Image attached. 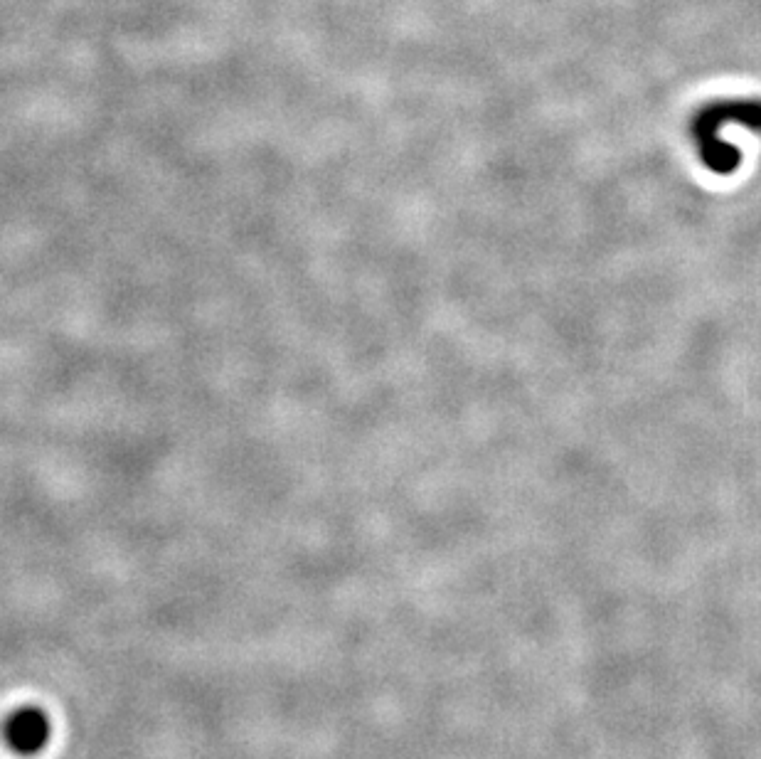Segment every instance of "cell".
I'll list each match as a JSON object with an SVG mask.
<instances>
[{
    "instance_id": "obj_1",
    "label": "cell",
    "mask_w": 761,
    "mask_h": 759,
    "mask_svg": "<svg viewBox=\"0 0 761 759\" xmlns=\"http://www.w3.org/2000/svg\"><path fill=\"white\" fill-rule=\"evenodd\" d=\"M5 737H8L10 747L20 755H35L50 740V723L45 715L35 708L18 710L13 718L5 725Z\"/></svg>"
}]
</instances>
